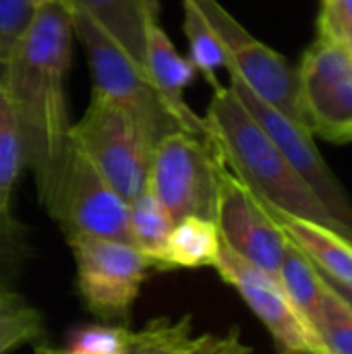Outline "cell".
Listing matches in <instances>:
<instances>
[{
  "instance_id": "18",
  "label": "cell",
  "mask_w": 352,
  "mask_h": 354,
  "mask_svg": "<svg viewBox=\"0 0 352 354\" xmlns=\"http://www.w3.org/2000/svg\"><path fill=\"white\" fill-rule=\"evenodd\" d=\"M280 286L284 288L290 305L299 313V317L313 332V322L322 307V297L326 290L324 278L317 268L288 241L286 253L280 268Z\"/></svg>"
},
{
  "instance_id": "7",
  "label": "cell",
  "mask_w": 352,
  "mask_h": 354,
  "mask_svg": "<svg viewBox=\"0 0 352 354\" xmlns=\"http://www.w3.org/2000/svg\"><path fill=\"white\" fill-rule=\"evenodd\" d=\"M195 2L212 23L226 50L228 75L241 81L266 104L307 127L301 108L297 66L280 52L253 37L218 0Z\"/></svg>"
},
{
  "instance_id": "2",
  "label": "cell",
  "mask_w": 352,
  "mask_h": 354,
  "mask_svg": "<svg viewBox=\"0 0 352 354\" xmlns=\"http://www.w3.org/2000/svg\"><path fill=\"white\" fill-rule=\"evenodd\" d=\"M203 118L226 168L268 209L322 224L352 241L228 85L214 89Z\"/></svg>"
},
{
  "instance_id": "30",
  "label": "cell",
  "mask_w": 352,
  "mask_h": 354,
  "mask_svg": "<svg viewBox=\"0 0 352 354\" xmlns=\"http://www.w3.org/2000/svg\"><path fill=\"white\" fill-rule=\"evenodd\" d=\"M48 2H64V0H33V4H35V6H39V4H48Z\"/></svg>"
},
{
  "instance_id": "9",
  "label": "cell",
  "mask_w": 352,
  "mask_h": 354,
  "mask_svg": "<svg viewBox=\"0 0 352 354\" xmlns=\"http://www.w3.org/2000/svg\"><path fill=\"white\" fill-rule=\"evenodd\" d=\"M297 75L307 129L338 143L352 127V52L317 35L297 64Z\"/></svg>"
},
{
  "instance_id": "22",
  "label": "cell",
  "mask_w": 352,
  "mask_h": 354,
  "mask_svg": "<svg viewBox=\"0 0 352 354\" xmlns=\"http://www.w3.org/2000/svg\"><path fill=\"white\" fill-rule=\"evenodd\" d=\"M313 334L324 354H352V309L328 284L313 322Z\"/></svg>"
},
{
  "instance_id": "25",
  "label": "cell",
  "mask_w": 352,
  "mask_h": 354,
  "mask_svg": "<svg viewBox=\"0 0 352 354\" xmlns=\"http://www.w3.org/2000/svg\"><path fill=\"white\" fill-rule=\"evenodd\" d=\"M39 332V315L35 309L19 305L17 297L0 309V354L31 340Z\"/></svg>"
},
{
  "instance_id": "4",
  "label": "cell",
  "mask_w": 352,
  "mask_h": 354,
  "mask_svg": "<svg viewBox=\"0 0 352 354\" xmlns=\"http://www.w3.org/2000/svg\"><path fill=\"white\" fill-rule=\"evenodd\" d=\"M66 8L73 19L75 37L81 41L89 62L93 93L131 112L151 135L156 145L166 135L185 131L154 87L145 68L83 10L68 4Z\"/></svg>"
},
{
  "instance_id": "10",
  "label": "cell",
  "mask_w": 352,
  "mask_h": 354,
  "mask_svg": "<svg viewBox=\"0 0 352 354\" xmlns=\"http://www.w3.org/2000/svg\"><path fill=\"white\" fill-rule=\"evenodd\" d=\"M228 87L241 100V104L249 110V114L257 120V124L266 131L272 143L280 149V153L288 160V164L301 174V178L311 187V191L326 205L330 216L351 234L352 239V201L349 199L344 187L326 164L324 156L315 145V135L276 110L274 106L259 100L253 91H249L241 81L230 77Z\"/></svg>"
},
{
  "instance_id": "31",
  "label": "cell",
  "mask_w": 352,
  "mask_h": 354,
  "mask_svg": "<svg viewBox=\"0 0 352 354\" xmlns=\"http://www.w3.org/2000/svg\"><path fill=\"white\" fill-rule=\"evenodd\" d=\"M44 354H64V353H44Z\"/></svg>"
},
{
  "instance_id": "23",
  "label": "cell",
  "mask_w": 352,
  "mask_h": 354,
  "mask_svg": "<svg viewBox=\"0 0 352 354\" xmlns=\"http://www.w3.org/2000/svg\"><path fill=\"white\" fill-rule=\"evenodd\" d=\"M29 255L25 228L8 214L0 212V292L19 278V272Z\"/></svg>"
},
{
  "instance_id": "12",
  "label": "cell",
  "mask_w": 352,
  "mask_h": 354,
  "mask_svg": "<svg viewBox=\"0 0 352 354\" xmlns=\"http://www.w3.org/2000/svg\"><path fill=\"white\" fill-rule=\"evenodd\" d=\"M214 268L266 326L278 354H324L315 334L299 317L278 280L239 257L224 243Z\"/></svg>"
},
{
  "instance_id": "28",
  "label": "cell",
  "mask_w": 352,
  "mask_h": 354,
  "mask_svg": "<svg viewBox=\"0 0 352 354\" xmlns=\"http://www.w3.org/2000/svg\"><path fill=\"white\" fill-rule=\"evenodd\" d=\"M317 272H319V270H317ZM319 274H322V272H319ZM322 278L326 280V284H328V286H330V288H332V290H334V292H336V295H338V297H340V299L352 309V286L340 284V282H336V280H332V278H328V276H324V274H322Z\"/></svg>"
},
{
  "instance_id": "15",
  "label": "cell",
  "mask_w": 352,
  "mask_h": 354,
  "mask_svg": "<svg viewBox=\"0 0 352 354\" xmlns=\"http://www.w3.org/2000/svg\"><path fill=\"white\" fill-rule=\"evenodd\" d=\"M286 239L328 278L352 286V241L322 224L272 212Z\"/></svg>"
},
{
  "instance_id": "19",
  "label": "cell",
  "mask_w": 352,
  "mask_h": 354,
  "mask_svg": "<svg viewBox=\"0 0 352 354\" xmlns=\"http://www.w3.org/2000/svg\"><path fill=\"white\" fill-rule=\"evenodd\" d=\"M183 31L189 41V60L195 71L205 77L212 89L220 87L218 71L228 68V56L218 33L195 0H183Z\"/></svg>"
},
{
  "instance_id": "26",
  "label": "cell",
  "mask_w": 352,
  "mask_h": 354,
  "mask_svg": "<svg viewBox=\"0 0 352 354\" xmlns=\"http://www.w3.org/2000/svg\"><path fill=\"white\" fill-rule=\"evenodd\" d=\"M317 35L352 52V0H319Z\"/></svg>"
},
{
  "instance_id": "11",
  "label": "cell",
  "mask_w": 352,
  "mask_h": 354,
  "mask_svg": "<svg viewBox=\"0 0 352 354\" xmlns=\"http://www.w3.org/2000/svg\"><path fill=\"white\" fill-rule=\"evenodd\" d=\"M216 226L222 243L230 251L274 280L280 278L288 239L268 207L226 168V164L220 174Z\"/></svg>"
},
{
  "instance_id": "6",
  "label": "cell",
  "mask_w": 352,
  "mask_h": 354,
  "mask_svg": "<svg viewBox=\"0 0 352 354\" xmlns=\"http://www.w3.org/2000/svg\"><path fill=\"white\" fill-rule=\"evenodd\" d=\"M44 205L60 224L66 239L95 236L133 245L129 203L73 143L64 153L56 183Z\"/></svg>"
},
{
  "instance_id": "20",
  "label": "cell",
  "mask_w": 352,
  "mask_h": 354,
  "mask_svg": "<svg viewBox=\"0 0 352 354\" xmlns=\"http://www.w3.org/2000/svg\"><path fill=\"white\" fill-rule=\"evenodd\" d=\"M129 224L133 245L151 261V266L162 268L164 249L174 222L149 191L141 193L135 201L129 203Z\"/></svg>"
},
{
  "instance_id": "17",
  "label": "cell",
  "mask_w": 352,
  "mask_h": 354,
  "mask_svg": "<svg viewBox=\"0 0 352 354\" xmlns=\"http://www.w3.org/2000/svg\"><path fill=\"white\" fill-rule=\"evenodd\" d=\"M220 247L222 239L214 220L185 218L168 236L162 268H214Z\"/></svg>"
},
{
  "instance_id": "5",
  "label": "cell",
  "mask_w": 352,
  "mask_h": 354,
  "mask_svg": "<svg viewBox=\"0 0 352 354\" xmlns=\"http://www.w3.org/2000/svg\"><path fill=\"white\" fill-rule=\"evenodd\" d=\"M222 168L224 160L212 137L176 131L154 149L147 191L174 224L191 216L216 222Z\"/></svg>"
},
{
  "instance_id": "3",
  "label": "cell",
  "mask_w": 352,
  "mask_h": 354,
  "mask_svg": "<svg viewBox=\"0 0 352 354\" xmlns=\"http://www.w3.org/2000/svg\"><path fill=\"white\" fill-rule=\"evenodd\" d=\"M68 139L127 203L147 191L156 141L118 104L91 93L87 110L71 124Z\"/></svg>"
},
{
  "instance_id": "29",
  "label": "cell",
  "mask_w": 352,
  "mask_h": 354,
  "mask_svg": "<svg viewBox=\"0 0 352 354\" xmlns=\"http://www.w3.org/2000/svg\"><path fill=\"white\" fill-rule=\"evenodd\" d=\"M4 73H6V60L0 56V87H2V83H4Z\"/></svg>"
},
{
  "instance_id": "1",
  "label": "cell",
  "mask_w": 352,
  "mask_h": 354,
  "mask_svg": "<svg viewBox=\"0 0 352 354\" xmlns=\"http://www.w3.org/2000/svg\"><path fill=\"white\" fill-rule=\"evenodd\" d=\"M73 19L64 2L35 6L33 19L6 56L2 89L17 116L25 164L31 168L39 201L52 193L71 145L66 77L73 56Z\"/></svg>"
},
{
  "instance_id": "14",
  "label": "cell",
  "mask_w": 352,
  "mask_h": 354,
  "mask_svg": "<svg viewBox=\"0 0 352 354\" xmlns=\"http://www.w3.org/2000/svg\"><path fill=\"white\" fill-rule=\"evenodd\" d=\"M124 354H251L237 328L226 334L193 336L191 317L178 322L156 319L139 332H131Z\"/></svg>"
},
{
  "instance_id": "21",
  "label": "cell",
  "mask_w": 352,
  "mask_h": 354,
  "mask_svg": "<svg viewBox=\"0 0 352 354\" xmlns=\"http://www.w3.org/2000/svg\"><path fill=\"white\" fill-rule=\"evenodd\" d=\"M25 164L23 135L12 106L0 87V212L8 214L15 183Z\"/></svg>"
},
{
  "instance_id": "27",
  "label": "cell",
  "mask_w": 352,
  "mask_h": 354,
  "mask_svg": "<svg viewBox=\"0 0 352 354\" xmlns=\"http://www.w3.org/2000/svg\"><path fill=\"white\" fill-rule=\"evenodd\" d=\"M33 12V0H0V56L4 60L29 27Z\"/></svg>"
},
{
  "instance_id": "13",
  "label": "cell",
  "mask_w": 352,
  "mask_h": 354,
  "mask_svg": "<svg viewBox=\"0 0 352 354\" xmlns=\"http://www.w3.org/2000/svg\"><path fill=\"white\" fill-rule=\"evenodd\" d=\"M143 68L151 79L154 87L172 110L180 127L199 137H210L205 118L195 114L193 108L185 100V91L195 81V66L189 56H183L170 35L164 31L160 21H151L145 31V48H143Z\"/></svg>"
},
{
  "instance_id": "8",
  "label": "cell",
  "mask_w": 352,
  "mask_h": 354,
  "mask_svg": "<svg viewBox=\"0 0 352 354\" xmlns=\"http://www.w3.org/2000/svg\"><path fill=\"white\" fill-rule=\"evenodd\" d=\"M79 292L87 309L100 317L127 319L151 261L129 243L71 236Z\"/></svg>"
},
{
  "instance_id": "32",
  "label": "cell",
  "mask_w": 352,
  "mask_h": 354,
  "mask_svg": "<svg viewBox=\"0 0 352 354\" xmlns=\"http://www.w3.org/2000/svg\"><path fill=\"white\" fill-rule=\"evenodd\" d=\"M0 295H6V292H0Z\"/></svg>"
},
{
  "instance_id": "16",
  "label": "cell",
  "mask_w": 352,
  "mask_h": 354,
  "mask_svg": "<svg viewBox=\"0 0 352 354\" xmlns=\"http://www.w3.org/2000/svg\"><path fill=\"white\" fill-rule=\"evenodd\" d=\"M64 4L83 10L143 66L147 25L160 21L158 0H64Z\"/></svg>"
},
{
  "instance_id": "24",
  "label": "cell",
  "mask_w": 352,
  "mask_h": 354,
  "mask_svg": "<svg viewBox=\"0 0 352 354\" xmlns=\"http://www.w3.org/2000/svg\"><path fill=\"white\" fill-rule=\"evenodd\" d=\"M131 332L118 326H83L68 336L64 354H124Z\"/></svg>"
}]
</instances>
